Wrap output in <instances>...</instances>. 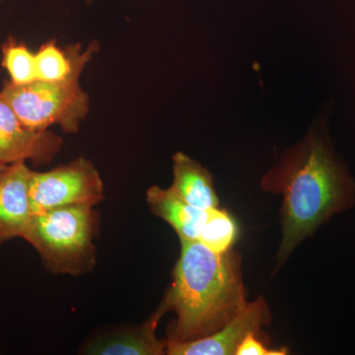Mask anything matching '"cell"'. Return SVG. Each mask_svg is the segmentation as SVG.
Returning a JSON list of instances; mask_svg holds the SVG:
<instances>
[{"label": "cell", "mask_w": 355, "mask_h": 355, "mask_svg": "<svg viewBox=\"0 0 355 355\" xmlns=\"http://www.w3.org/2000/svg\"><path fill=\"white\" fill-rule=\"evenodd\" d=\"M261 188L284 197L279 261L322 224L355 203V183L326 140L310 135L263 177Z\"/></svg>", "instance_id": "6da1fadb"}, {"label": "cell", "mask_w": 355, "mask_h": 355, "mask_svg": "<svg viewBox=\"0 0 355 355\" xmlns=\"http://www.w3.org/2000/svg\"><path fill=\"white\" fill-rule=\"evenodd\" d=\"M99 50L97 42L83 49L80 43L69 44L60 49L55 40L42 44L37 53V80L60 83L71 78H80L86 65Z\"/></svg>", "instance_id": "30bf717a"}, {"label": "cell", "mask_w": 355, "mask_h": 355, "mask_svg": "<svg viewBox=\"0 0 355 355\" xmlns=\"http://www.w3.org/2000/svg\"><path fill=\"white\" fill-rule=\"evenodd\" d=\"M146 202L156 216L172 226L180 240H198L207 210L193 207L171 188L162 189L158 186L150 187L147 190Z\"/></svg>", "instance_id": "8fae6325"}, {"label": "cell", "mask_w": 355, "mask_h": 355, "mask_svg": "<svg viewBox=\"0 0 355 355\" xmlns=\"http://www.w3.org/2000/svg\"><path fill=\"white\" fill-rule=\"evenodd\" d=\"M270 322V312L265 299L248 303L227 324L205 338L191 342L167 343L168 355H236L238 347L250 334H258Z\"/></svg>", "instance_id": "52a82bcc"}, {"label": "cell", "mask_w": 355, "mask_h": 355, "mask_svg": "<svg viewBox=\"0 0 355 355\" xmlns=\"http://www.w3.org/2000/svg\"><path fill=\"white\" fill-rule=\"evenodd\" d=\"M287 354V350L268 349L263 343L257 340L256 334H250L243 340L241 345L236 352V355H284Z\"/></svg>", "instance_id": "9a60e30c"}, {"label": "cell", "mask_w": 355, "mask_h": 355, "mask_svg": "<svg viewBox=\"0 0 355 355\" xmlns=\"http://www.w3.org/2000/svg\"><path fill=\"white\" fill-rule=\"evenodd\" d=\"M2 67L16 85H27L37 80L36 57L24 42L9 37L1 46Z\"/></svg>", "instance_id": "5bb4252c"}, {"label": "cell", "mask_w": 355, "mask_h": 355, "mask_svg": "<svg viewBox=\"0 0 355 355\" xmlns=\"http://www.w3.org/2000/svg\"><path fill=\"white\" fill-rule=\"evenodd\" d=\"M62 137L44 130L36 132L24 125L9 103L0 95V162L13 164L31 161L50 163L62 149Z\"/></svg>", "instance_id": "8992f818"}, {"label": "cell", "mask_w": 355, "mask_h": 355, "mask_svg": "<svg viewBox=\"0 0 355 355\" xmlns=\"http://www.w3.org/2000/svg\"><path fill=\"white\" fill-rule=\"evenodd\" d=\"M238 235V225L226 210L214 207L207 216L198 233V241L214 253H225L232 249Z\"/></svg>", "instance_id": "4fadbf2b"}, {"label": "cell", "mask_w": 355, "mask_h": 355, "mask_svg": "<svg viewBox=\"0 0 355 355\" xmlns=\"http://www.w3.org/2000/svg\"><path fill=\"white\" fill-rule=\"evenodd\" d=\"M93 1H94V0H86L88 4L92 3Z\"/></svg>", "instance_id": "e0dca14e"}, {"label": "cell", "mask_w": 355, "mask_h": 355, "mask_svg": "<svg viewBox=\"0 0 355 355\" xmlns=\"http://www.w3.org/2000/svg\"><path fill=\"white\" fill-rule=\"evenodd\" d=\"M181 254L162 307L176 319L167 343L191 342L220 330L248 304L240 257L232 249L210 251L202 243L180 240Z\"/></svg>", "instance_id": "7a4b0ae2"}, {"label": "cell", "mask_w": 355, "mask_h": 355, "mask_svg": "<svg viewBox=\"0 0 355 355\" xmlns=\"http://www.w3.org/2000/svg\"><path fill=\"white\" fill-rule=\"evenodd\" d=\"M0 95L24 125L36 132L58 125L64 132H77L90 110V99L80 78L60 83L36 80L27 85L4 81Z\"/></svg>", "instance_id": "277c9868"}, {"label": "cell", "mask_w": 355, "mask_h": 355, "mask_svg": "<svg viewBox=\"0 0 355 355\" xmlns=\"http://www.w3.org/2000/svg\"><path fill=\"white\" fill-rule=\"evenodd\" d=\"M99 212L91 205H69L34 214L23 239L38 252L53 275L77 277L92 272Z\"/></svg>", "instance_id": "3957f363"}, {"label": "cell", "mask_w": 355, "mask_h": 355, "mask_svg": "<svg viewBox=\"0 0 355 355\" xmlns=\"http://www.w3.org/2000/svg\"><path fill=\"white\" fill-rule=\"evenodd\" d=\"M31 169L26 162L6 166L0 173V244L23 238L33 214L29 197Z\"/></svg>", "instance_id": "ba28073f"}, {"label": "cell", "mask_w": 355, "mask_h": 355, "mask_svg": "<svg viewBox=\"0 0 355 355\" xmlns=\"http://www.w3.org/2000/svg\"><path fill=\"white\" fill-rule=\"evenodd\" d=\"M166 312L162 306L147 321L133 328L119 330L96 336L84 345L86 354L100 355H163L166 354V340H158L156 329Z\"/></svg>", "instance_id": "9c48e42d"}, {"label": "cell", "mask_w": 355, "mask_h": 355, "mask_svg": "<svg viewBox=\"0 0 355 355\" xmlns=\"http://www.w3.org/2000/svg\"><path fill=\"white\" fill-rule=\"evenodd\" d=\"M170 188L198 209L218 207L219 198L211 175L198 161L183 153L173 156V183Z\"/></svg>", "instance_id": "7c38bea8"}, {"label": "cell", "mask_w": 355, "mask_h": 355, "mask_svg": "<svg viewBox=\"0 0 355 355\" xmlns=\"http://www.w3.org/2000/svg\"><path fill=\"white\" fill-rule=\"evenodd\" d=\"M6 164H3V163L0 162V173L3 171L4 169L6 168Z\"/></svg>", "instance_id": "2e32d148"}, {"label": "cell", "mask_w": 355, "mask_h": 355, "mask_svg": "<svg viewBox=\"0 0 355 355\" xmlns=\"http://www.w3.org/2000/svg\"><path fill=\"white\" fill-rule=\"evenodd\" d=\"M29 197L33 216L69 205H96L104 200V184L95 165L77 158L50 171H31Z\"/></svg>", "instance_id": "5b68a950"}]
</instances>
